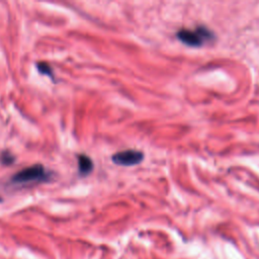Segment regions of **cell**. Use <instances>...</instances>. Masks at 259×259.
<instances>
[{"mask_svg": "<svg viewBox=\"0 0 259 259\" xmlns=\"http://www.w3.org/2000/svg\"><path fill=\"white\" fill-rule=\"evenodd\" d=\"M176 35L181 42L195 48L200 47L207 40H212L214 38L212 31L202 25L197 26L194 29L181 28L177 31Z\"/></svg>", "mask_w": 259, "mask_h": 259, "instance_id": "1", "label": "cell"}, {"mask_svg": "<svg viewBox=\"0 0 259 259\" xmlns=\"http://www.w3.org/2000/svg\"><path fill=\"white\" fill-rule=\"evenodd\" d=\"M37 69L39 71V73L41 74H45V75H48V76H52L53 74V71H52V68L46 64V63H38L37 64Z\"/></svg>", "mask_w": 259, "mask_h": 259, "instance_id": "5", "label": "cell"}, {"mask_svg": "<svg viewBox=\"0 0 259 259\" xmlns=\"http://www.w3.org/2000/svg\"><path fill=\"white\" fill-rule=\"evenodd\" d=\"M78 169L81 175H88L93 169V162L92 160L86 155H79L78 156Z\"/></svg>", "mask_w": 259, "mask_h": 259, "instance_id": "4", "label": "cell"}, {"mask_svg": "<svg viewBox=\"0 0 259 259\" xmlns=\"http://www.w3.org/2000/svg\"><path fill=\"white\" fill-rule=\"evenodd\" d=\"M48 177L46 169L40 164L26 167L12 176V181L15 183H26L31 181H40Z\"/></svg>", "mask_w": 259, "mask_h": 259, "instance_id": "2", "label": "cell"}, {"mask_svg": "<svg viewBox=\"0 0 259 259\" xmlns=\"http://www.w3.org/2000/svg\"><path fill=\"white\" fill-rule=\"evenodd\" d=\"M0 160H1V162H2L3 164H5V165H10V164L13 163L14 157H13L10 153H8V152H3V153L1 154V156H0Z\"/></svg>", "mask_w": 259, "mask_h": 259, "instance_id": "6", "label": "cell"}, {"mask_svg": "<svg viewBox=\"0 0 259 259\" xmlns=\"http://www.w3.org/2000/svg\"><path fill=\"white\" fill-rule=\"evenodd\" d=\"M144 159V153L138 150H124L115 153L112 156V161L114 164L121 166H133L140 164Z\"/></svg>", "mask_w": 259, "mask_h": 259, "instance_id": "3", "label": "cell"}]
</instances>
